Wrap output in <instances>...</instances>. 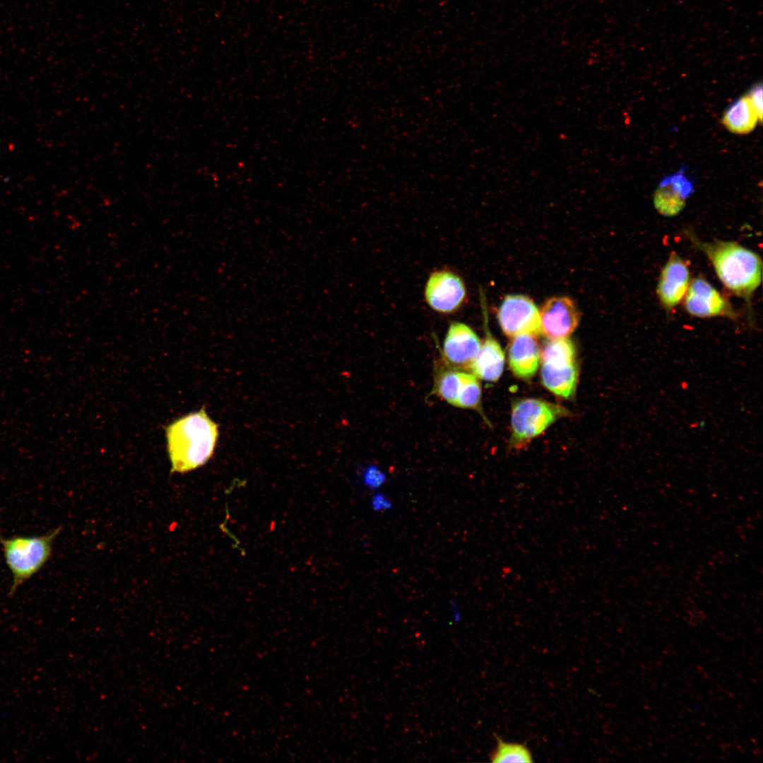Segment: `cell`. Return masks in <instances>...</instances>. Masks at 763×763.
<instances>
[{"mask_svg": "<svg viewBox=\"0 0 763 763\" xmlns=\"http://www.w3.org/2000/svg\"><path fill=\"white\" fill-rule=\"evenodd\" d=\"M537 336L524 333L512 337L508 350L509 367L521 379L532 378L538 367L540 350Z\"/></svg>", "mask_w": 763, "mask_h": 763, "instance_id": "cell-13", "label": "cell"}, {"mask_svg": "<svg viewBox=\"0 0 763 763\" xmlns=\"http://www.w3.org/2000/svg\"><path fill=\"white\" fill-rule=\"evenodd\" d=\"M1 536H0V540H1Z\"/></svg>", "mask_w": 763, "mask_h": 763, "instance_id": "cell-23", "label": "cell"}, {"mask_svg": "<svg viewBox=\"0 0 763 763\" xmlns=\"http://www.w3.org/2000/svg\"><path fill=\"white\" fill-rule=\"evenodd\" d=\"M371 509L376 512H385L393 508L394 503L385 494L375 491L369 499Z\"/></svg>", "mask_w": 763, "mask_h": 763, "instance_id": "cell-21", "label": "cell"}, {"mask_svg": "<svg viewBox=\"0 0 763 763\" xmlns=\"http://www.w3.org/2000/svg\"><path fill=\"white\" fill-rule=\"evenodd\" d=\"M497 317L503 333L510 338L524 333H540L539 309L526 295H506L498 308Z\"/></svg>", "mask_w": 763, "mask_h": 763, "instance_id": "cell-5", "label": "cell"}, {"mask_svg": "<svg viewBox=\"0 0 763 763\" xmlns=\"http://www.w3.org/2000/svg\"><path fill=\"white\" fill-rule=\"evenodd\" d=\"M755 110L759 121L762 119L763 105H762V83H759L755 85L751 89L748 95H747Z\"/></svg>", "mask_w": 763, "mask_h": 763, "instance_id": "cell-22", "label": "cell"}, {"mask_svg": "<svg viewBox=\"0 0 763 763\" xmlns=\"http://www.w3.org/2000/svg\"><path fill=\"white\" fill-rule=\"evenodd\" d=\"M60 531L61 527H59L40 536H16L0 540L4 560L13 578L11 595L48 562L52 553L54 540Z\"/></svg>", "mask_w": 763, "mask_h": 763, "instance_id": "cell-3", "label": "cell"}, {"mask_svg": "<svg viewBox=\"0 0 763 763\" xmlns=\"http://www.w3.org/2000/svg\"><path fill=\"white\" fill-rule=\"evenodd\" d=\"M543 363L562 365L576 362V348L568 338L550 339L540 352Z\"/></svg>", "mask_w": 763, "mask_h": 763, "instance_id": "cell-17", "label": "cell"}, {"mask_svg": "<svg viewBox=\"0 0 763 763\" xmlns=\"http://www.w3.org/2000/svg\"><path fill=\"white\" fill-rule=\"evenodd\" d=\"M466 290L462 278L449 270L432 273L425 288V298L428 305L442 314L456 311L463 304Z\"/></svg>", "mask_w": 763, "mask_h": 763, "instance_id": "cell-7", "label": "cell"}, {"mask_svg": "<svg viewBox=\"0 0 763 763\" xmlns=\"http://www.w3.org/2000/svg\"><path fill=\"white\" fill-rule=\"evenodd\" d=\"M540 333L549 339L568 338L576 329L580 312L567 296L548 299L539 310Z\"/></svg>", "mask_w": 763, "mask_h": 763, "instance_id": "cell-8", "label": "cell"}, {"mask_svg": "<svg viewBox=\"0 0 763 763\" xmlns=\"http://www.w3.org/2000/svg\"><path fill=\"white\" fill-rule=\"evenodd\" d=\"M682 301L686 312L693 317H726L731 319L737 317L728 300L702 276L690 281Z\"/></svg>", "mask_w": 763, "mask_h": 763, "instance_id": "cell-6", "label": "cell"}, {"mask_svg": "<svg viewBox=\"0 0 763 763\" xmlns=\"http://www.w3.org/2000/svg\"><path fill=\"white\" fill-rule=\"evenodd\" d=\"M722 121L731 132L745 134L756 127L759 119L748 96L745 95L735 100L727 108Z\"/></svg>", "mask_w": 763, "mask_h": 763, "instance_id": "cell-15", "label": "cell"}, {"mask_svg": "<svg viewBox=\"0 0 763 763\" xmlns=\"http://www.w3.org/2000/svg\"><path fill=\"white\" fill-rule=\"evenodd\" d=\"M480 345L481 341L469 326L452 321L443 342L442 360L457 369L468 370Z\"/></svg>", "mask_w": 763, "mask_h": 763, "instance_id": "cell-9", "label": "cell"}, {"mask_svg": "<svg viewBox=\"0 0 763 763\" xmlns=\"http://www.w3.org/2000/svg\"><path fill=\"white\" fill-rule=\"evenodd\" d=\"M540 375L544 386L555 395L564 398L574 396L579 376L576 362L562 365L542 363Z\"/></svg>", "mask_w": 763, "mask_h": 763, "instance_id": "cell-14", "label": "cell"}, {"mask_svg": "<svg viewBox=\"0 0 763 763\" xmlns=\"http://www.w3.org/2000/svg\"><path fill=\"white\" fill-rule=\"evenodd\" d=\"M690 281L687 262L673 252L661 270L656 290L666 310L672 311L683 300Z\"/></svg>", "mask_w": 763, "mask_h": 763, "instance_id": "cell-10", "label": "cell"}, {"mask_svg": "<svg viewBox=\"0 0 763 763\" xmlns=\"http://www.w3.org/2000/svg\"><path fill=\"white\" fill-rule=\"evenodd\" d=\"M569 412L562 406L538 398H524L511 408V442L514 447L525 446Z\"/></svg>", "mask_w": 763, "mask_h": 763, "instance_id": "cell-4", "label": "cell"}, {"mask_svg": "<svg viewBox=\"0 0 763 763\" xmlns=\"http://www.w3.org/2000/svg\"><path fill=\"white\" fill-rule=\"evenodd\" d=\"M481 386L478 378L472 373L463 372L462 382L455 407L481 410Z\"/></svg>", "mask_w": 763, "mask_h": 763, "instance_id": "cell-19", "label": "cell"}, {"mask_svg": "<svg viewBox=\"0 0 763 763\" xmlns=\"http://www.w3.org/2000/svg\"><path fill=\"white\" fill-rule=\"evenodd\" d=\"M687 236L710 261L723 285L735 295L750 302L762 282L760 256L735 242H704L690 231Z\"/></svg>", "mask_w": 763, "mask_h": 763, "instance_id": "cell-2", "label": "cell"}, {"mask_svg": "<svg viewBox=\"0 0 763 763\" xmlns=\"http://www.w3.org/2000/svg\"><path fill=\"white\" fill-rule=\"evenodd\" d=\"M171 472L184 473L205 465L213 456L218 426L205 408L182 416L165 430Z\"/></svg>", "mask_w": 763, "mask_h": 763, "instance_id": "cell-1", "label": "cell"}, {"mask_svg": "<svg viewBox=\"0 0 763 763\" xmlns=\"http://www.w3.org/2000/svg\"><path fill=\"white\" fill-rule=\"evenodd\" d=\"M480 294L485 338L481 341L480 350L471 362L468 371L470 370L478 379L494 382L502 376L504 365V354L499 343L489 331L485 298L483 297L481 292Z\"/></svg>", "mask_w": 763, "mask_h": 763, "instance_id": "cell-11", "label": "cell"}, {"mask_svg": "<svg viewBox=\"0 0 763 763\" xmlns=\"http://www.w3.org/2000/svg\"><path fill=\"white\" fill-rule=\"evenodd\" d=\"M694 191L692 181L682 168L660 182L653 196L655 208L663 215H676L684 208L686 200Z\"/></svg>", "mask_w": 763, "mask_h": 763, "instance_id": "cell-12", "label": "cell"}, {"mask_svg": "<svg viewBox=\"0 0 763 763\" xmlns=\"http://www.w3.org/2000/svg\"><path fill=\"white\" fill-rule=\"evenodd\" d=\"M463 371L454 368L442 360L436 368L432 393L455 406L461 388Z\"/></svg>", "mask_w": 763, "mask_h": 763, "instance_id": "cell-16", "label": "cell"}, {"mask_svg": "<svg viewBox=\"0 0 763 763\" xmlns=\"http://www.w3.org/2000/svg\"><path fill=\"white\" fill-rule=\"evenodd\" d=\"M362 482L367 488L374 492L378 491L386 482V475L375 467L367 468L363 474Z\"/></svg>", "mask_w": 763, "mask_h": 763, "instance_id": "cell-20", "label": "cell"}, {"mask_svg": "<svg viewBox=\"0 0 763 763\" xmlns=\"http://www.w3.org/2000/svg\"><path fill=\"white\" fill-rule=\"evenodd\" d=\"M490 758V761L495 763L532 762L533 761L532 754L526 745L519 743L507 742L498 736H496V746Z\"/></svg>", "mask_w": 763, "mask_h": 763, "instance_id": "cell-18", "label": "cell"}]
</instances>
